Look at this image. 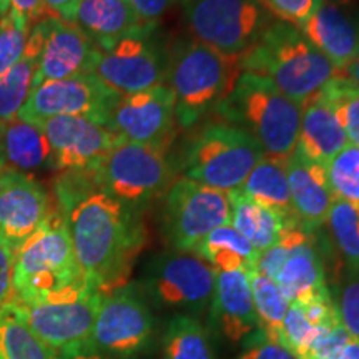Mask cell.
<instances>
[{"instance_id": "obj_1", "label": "cell", "mask_w": 359, "mask_h": 359, "mask_svg": "<svg viewBox=\"0 0 359 359\" xmlns=\"http://www.w3.org/2000/svg\"><path fill=\"white\" fill-rule=\"evenodd\" d=\"M64 217L85 283L102 294L127 285L145 245L137 210L98 190L72 206Z\"/></svg>"}, {"instance_id": "obj_2", "label": "cell", "mask_w": 359, "mask_h": 359, "mask_svg": "<svg viewBox=\"0 0 359 359\" xmlns=\"http://www.w3.org/2000/svg\"><path fill=\"white\" fill-rule=\"evenodd\" d=\"M241 70L262 75L291 100L304 107L325 85L341 75L325 53L296 27L273 22L245 55Z\"/></svg>"}, {"instance_id": "obj_3", "label": "cell", "mask_w": 359, "mask_h": 359, "mask_svg": "<svg viewBox=\"0 0 359 359\" xmlns=\"http://www.w3.org/2000/svg\"><path fill=\"white\" fill-rule=\"evenodd\" d=\"M215 111L224 122L246 130L269 158L286 161L298 143L303 105L281 93L262 75L241 72Z\"/></svg>"}, {"instance_id": "obj_4", "label": "cell", "mask_w": 359, "mask_h": 359, "mask_svg": "<svg viewBox=\"0 0 359 359\" xmlns=\"http://www.w3.org/2000/svg\"><path fill=\"white\" fill-rule=\"evenodd\" d=\"M240 57H230L195 39L180 40L170 48L167 87L175 97L177 122L191 128L215 111L241 74Z\"/></svg>"}, {"instance_id": "obj_5", "label": "cell", "mask_w": 359, "mask_h": 359, "mask_svg": "<svg viewBox=\"0 0 359 359\" xmlns=\"http://www.w3.org/2000/svg\"><path fill=\"white\" fill-rule=\"evenodd\" d=\"M263 156L266 155L253 135L224 120H213L193 128L178 170L183 178L231 193L243 185Z\"/></svg>"}, {"instance_id": "obj_6", "label": "cell", "mask_w": 359, "mask_h": 359, "mask_svg": "<svg viewBox=\"0 0 359 359\" xmlns=\"http://www.w3.org/2000/svg\"><path fill=\"white\" fill-rule=\"evenodd\" d=\"M85 283L64 213L50 212L13 255L12 298H45Z\"/></svg>"}, {"instance_id": "obj_7", "label": "cell", "mask_w": 359, "mask_h": 359, "mask_svg": "<svg viewBox=\"0 0 359 359\" xmlns=\"http://www.w3.org/2000/svg\"><path fill=\"white\" fill-rule=\"evenodd\" d=\"M175 168L167 148L120 140L95 170L98 190L138 210L167 193Z\"/></svg>"}, {"instance_id": "obj_8", "label": "cell", "mask_w": 359, "mask_h": 359, "mask_svg": "<svg viewBox=\"0 0 359 359\" xmlns=\"http://www.w3.org/2000/svg\"><path fill=\"white\" fill-rule=\"evenodd\" d=\"M193 39L230 57H241L258 42L273 17L257 0H182Z\"/></svg>"}, {"instance_id": "obj_9", "label": "cell", "mask_w": 359, "mask_h": 359, "mask_svg": "<svg viewBox=\"0 0 359 359\" xmlns=\"http://www.w3.org/2000/svg\"><path fill=\"white\" fill-rule=\"evenodd\" d=\"M102 293L80 283L45 298L20 302L11 298L27 325L57 353L90 344Z\"/></svg>"}, {"instance_id": "obj_10", "label": "cell", "mask_w": 359, "mask_h": 359, "mask_svg": "<svg viewBox=\"0 0 359 359\" xmlns=\"http://www.w3.org/2000/svg\"><path fill=\"white\" fill-rule=\"evenodd\" d=\"M170 50L155 25H142L111 47L100 50L93 75L120 95L167 85Z\"/></svg>"}, {"instance_id": "obj_11", "label": "cell", "mask_w": 359, "mask_h": 359, "mask_svg": "<svg viewBox=\"0 0 359 359\" xmlns=\"http://www.w3.org/2000/svg\"><path fill=\"white\" fill-rule=\"evenodd\" d=\"M155 336V318L147 293L127 285L102 294L90 344L110 358H133L147 351Z\"/></svg>"}, {"instance_id": "obj_12", "label": "cell", "mask_w": 359, "mask_h": 359, "mask_svg": "<svg viewBox=\"0 0 359 359\" xmlns=\"http://www.w3.org/2000/svg\"><path fill=\"white\" fill-rule=\"evenodd\" d=\"M230 193L180 178L165 193L163 231L175 251H190L213 230L230 224Z\"/></svg>"}, {"instance_id": "obj_13", "label": "cell", "mask_w": 359, "mask_h": 359, "mask_svg": "<svg viewBox=\"0 0 359 359\" xmlns=\"http://www.w3.org/2000/svg\"><path fill=\"white\" fill-rule=\"evenodd\" d=\"M120 98L93 74L48 80L34 88L17 118L39 123L53 116H85L107 127Z\"/></svg>"}, {"instance_id": "obj_14", "label": "cell", "mask_w": 359, "mask_h": 359, "mask_svg": "<svg viewBox=\"0 0 359 359\" xmlns=\"http://www.w3.org/2000/svg\"><path fill=\"white\" fill-rule=\"evenodd\" d=\"M217 271L190 251H168L151 259L145 285L147 293L168 309L185 314L201 313L212 304Z\"/></svg>"}, {"instance_id": "obj_15", "label": "cell", "mask_w": 359, "mask_h": 359, "mask_svg": "<svg viewBox=\"0 0 359 359\" xmlns=\"http://www.w3.org/2000/svg\"><path fill=\"white\" fill-rule=\"evenodd\" d=\"M177 123L175 97L161 85L120 98L107 127L123 142L168 150Z\"/></svg>"}, {"instance_id": "obj_16", "label": "cell", "mask_w": 359, "mask_h": 359, "mask_svg": "<svg viewBox=\"0 0 359 359\" xmlns=\"http://www.w3.org/2000/svg\"><path fill=\"white\" fill-rule=\"evenodd\" d=\"M50 145L53 168L95 172L120 138L109 127L85 116H53L39 122Z\"/></svg>"}, {"instance_id": "obj_17", "label": "cell", "mask_w": 359, "mask_h": 359, "mask_svg": "<svg viewBox=\"0 0 359 359\" xmlns=\"http://www.w3.org/2000/svg\"><path fill=\"white\" fill-rule=\"evenodd\" d=\"M43 43L35 87L48 80L93 74L100 48L74 22L53 17L42 19Z\"/></svg>"}, {"instance_id": "obj_18", "label": "cell", "mask_w": 359, "mask_h": 359, "mask_svg": "<svg viewBox=\"0 0 359 359\" xmlns=\"http://www.w3.org/2000/svg\"><path fill=\"white\" fill-rule=\"evenodd\" d=\"M45 188L17 170L0 173V240L13 251L37 230L50 213Z\"/></svg>"}, {"instance_id": "obj_19", "label": "cell", "mask_w": 359, "mask_h": 359, "mask_svg": "<svg viewBox=\"0 0 359 359\" xmlns=\"http://www.w3.org/2000/svg\"><path fill=\"white\" fill-rule=\"evenodd\" d=\"M302 34L344 74L359 48V17L343 0H325L299 27Z\"/></svg>"}, {"instance_id": "obj_20", "label": "cell", "mask_w": 359, "mask_h": 359, "mask_svg": "<svg viewBox=\"0 0 359 359\" xmlns=\"http://www.w3.org/2000/svg\"><path fill=\"white\" fill-rule=\"evenodd\" d=\"M286 173L294 219L304 230L318 231L326 223L336 200L327 183L325 165L306 158L294 148L286 160Z\"/></svg>"}, {"instance_id": "obj_21", "label": "cell", "mask_w": 359, "mask_h": 359, "mask_svg": "<svg viewBox=\"0 0 359 359\" xmlns=\"http://www.w3.org/2000/svg\"><path fill=\"white\" fill-rule=\"evenodd\" d=\"M212 318L226 339L238 343L259 330L248 271L217 273Z\"/></svg>"}, {"instance_id": "obj_22", "label": "cell", "mask_w": 359, "mask_h": 359, "mask_svg": "<svg viewBox=\"0 0 359 359\" xmlns=\"http://www.w3.org/2000/svg\"><path fill=\"white\" fill-rule=\"evenodd\" d=\"M275 281L290 304L331 298L314 233H308L302 241L291 246L288 258L283 263Z\"/></svg>"}, {"instance_id": "obj_23", "label": "cell", "mask_w": 359, "mask_h": 359, "mask_svg": "<svg viewBox=\"0 0 359 359\" xmlns=\"http://www.w3.org/2000/svg\"><path fill=\"white\" fill-rule=\"evenodd\" d=\"M348 137L333 107L320 92L304 103L296 150L316 163L326 165L348 147Z\"/></svg>"}, {"instance_id": "obj_24", "label": "cell", "mask_w": 359, "mask_h": 359, "mask_svg": "<svg viewBox=\"0 0 359 359\" xmlns=\"http://www.w3.org/2000/svg\"><path fill=\"white\" fill-rule=\"evenodd\" d=\"M74 24L83 30L100 50L142 27L128 0H82Z\"/></svg>"}, {"instance_id": "obj_25", "label": "cell", "mask_w": 359, "mask_h": 359, "mask_svg": "<svg viewBox=\"0 0 359 359\" xmlns=\"http://www.w3.org/2000/svg\"><path fill=\"white\" fill-rule=\"evenodd\" d=\"M42 43L43 25L40 20L30 30L24 55L6 75L0 77V130L4 125L17 118L20 109L29 100L30 93L34 92Z\"/></svg>"}, {"instance_id": "obj_26", "label": "cell", "mask_w": 359, "mask_h": 359, "mask_svg": "<svg viewBox=\"0 0 359 359\" xmlns=\"http://www.w3.org/2000/svg\"><path fill=\"white\" fill-rule=\"evenodd\" d=\"M0 156L17 172L53 168V155L39 123L15 118L0 130Z\"/></svg>"}, {"instance_id": "obj_27", "label": "cell", "mask_w": 359, "mask_h": 359, "mask_svg": "<svg viewBox=\"0 0 359 359\" xmlns=\"http://www.w3.org/2000/svg\"><path fill=\"white\" fill-rule=\"evenodd\" d=\"M235 191L264 208L280 213L281 217L294 219L286 161L263 156L246 177L243 185Z\"/></svg>"}, {"instance_id": "obj_28", "label": "cell", "mask_w": 359, "mask_h": 359, "mask_svg": "<svg viewBox=\"0 0 359 359\" xmlns=\"http://www.w3.org/2000/svg\"><path fill=\"white\" fill-rule=\"evenodd\" d=\"M230 224L240 235H243L259 253L276 245L286 224L294 222V219L281 217L280 213L238 195L236 191L230 193Z\"/></svg>"}, {"instance_id": "obj_29", "label": "cell", "mask_w": 359, "mask_h": 359, "mask_svg": "<svg viewBox=\"0 0 359 359\" xmlns=\"http://www.w3.org/2000/svg\"><path fill=\"white\" fill-rule=\"evenodd\" d=\"M193 253L205 259L217 273L253 271L259 257V251L231 224H223L213 230Z\"/></svg>"}, {"instance_id": "obj_30", "label": "cell", "mask_w": 359, "mask_h": 359, "mask_svg": "<svg viewBox=\"0 0 359 359\" xmlns=\"http://www.w3.org/2000/svg\"><path fill=\"white\" fill-rule=\"evenodd\" d=\"M0 359H58L11 302L0 306Z\"/></svg>"}, {"instance_id": "obj_31", "label": "cell", "mask_w": 359, "mask_h": 359, "mask_svg": "<svg viewBox=\"0 0 359 359\" xmlns=\"http://www.w3.org/2000/svg\"><path fill=\"white\" fill-rule=\"evenodd\" d=\"M163 359H217L208 331L193 314L178 313L163 338Z\"/></svg>"}, {"instance_id": "obj_32", "label": "cell", "mask_w": 359, "mask_h": 359, "mask_svg": "<svg viewBox=\"0 0 359 359\" xmlns=\"http://www.w3.org/2000/svg\"><path fill=\"white\" fill-rule=\"evenodd\" d=\"M248 276L255 311L264 339L283 344V323L290 308L288 299L271 278L262 275L257 269L248 271Z\"/></svg>"}, {"instance_id": "obj_33", "label": "cell", "mask_w": 359, "mask_h": 359, "mask_svg": "<svg viewBox=\"0 0 359 359\" xmlns=\"http://www.w3.org/2000/svg\"><path fill=\"white\" fill-rule=\"evenodd\" d=\"M325 224L343 266L359 268V205L334 200Z\"/></svg>"}, {"instance_id": "obj_34", "label": "cell", "mask_w": 359, "mask_h": 359, "mask_svg": "<svg viewBox=\"0 0 359 359\" xmlns=\"http://www.w3.org/2000/svg\"><path fill=\"white\" fill-rule=\"evenodd\" d=\"M320 93L333 107L341 127L346 132L348 142L359 147V88L341 74L330 80Z\"/></svg>"}, {"instance_id": "obj_35", "label": "cell", "mask_w": 359, "mask_h": 359, "mask_svg": "<svg viewBox=\"0 0 359 359\" xmlns=\"http://www.w3.org/2000/svg\"><path fill=\"white\" fill-rule=\"evenodd\" d=\"M336 200L359 205V147L349 143L325 165Z\"/></svg>"}, {"instance_id": "obj_36", "label": "cell", "mask_w": 359, "mask_h": 359, "mask_svg": "<svg viewBox=\"0 0 359 359\" xmlns=\"http://www.w3.org/2000/svg\"><path fill=\"white\" fill-rule=\"evenodd\" d=\"M333 298L339 323L359 341V268L343 266L334 285Z\"/></svg>"}, {"instance_id": "obj_37", "label": "cell", "mask_w": 359, "mask_h": 359, "mask_svg": "<svg viewBox=\"0 0 359 359\" xmlns=\"http://www.w3.org/2000/svg\"><path fill=\"white\" fill-rule=\"evenodd\" d=\"M30 29L20 24L11 12L0 15V77L24 55Z\"/></svg>"}, {"instance_id": "obj_38", "label": "cell", "mask_w": 359, "mask_h": 359, "mask_svg": "<svg viewBox=\"0 0 359 359\" xmlns=\"http://www.w3.org/2000/svg\"><path fill=\"white\" fill-rule=\"evenodd\" d=\"M273 19L299 29L325 0H257Z\"/></svg>"}, {"instance_id": "obj_39", "label": "cell", "mask_w": 359, "mask_h": 359, "mask_svg": "<svg viewBox=\"0 0 359 359\" xmlns=\"http://www.w3.org/2000/svg\"><path fill=\"white\" fill-rule=\"evenodd\" d=\"M177 0H128L135 15L143 25H156Z\"/></svg>"}, {"instance_id": "obj_40", "label": "cell", "mask_w": 359, "mask_h": 359, "mask_svg": "<svg viewBox=\"0 0 359 359\" xmlns=\"http://www.w3.org/2000/svg\"><path fill=\"white\" fill-rule=\"evenodd\" d=\"M8 12L29 29L48 17L45 12L43 0H8Z\"/></svg>"}, {"instance_id": "obj_41", "label": "cell", "mask_w": 359, "mask_h": 359, "mask_svg": "<svg viewBox=\"0 0 359 359\" xmlns=\"http://www.w3.org/2000/svg\"><path fill=\"white\" fill-rule=\"evenodd\" d=\"M238 359H298L288 348L273 341L263 339L257 344H251L238 356Z\"/></svg>"}, {"instance_id": "obj_42", "label": "cell", "mask_w": 359, "mask_h": 359, "mask_svg": "<svg viewBox=\"0 0 359 359\" xmlns=\"http://www.w3.org/2000/svg\"><path fill=\"white\" fill-rule=\"evenodd\" d=\"M13 255L15 251L0 240V306L12 298Z\"/></svg>"}, {"instance_id": "obj_43", "label": "cell", "mask_w": 359, "mask_h": 359, "mask_svg": "<svg viewBox=\"0 0 359 359\" xmlns=\"http://www.w3.org/2000/svg\"><path fill=\"white\" fill-rule=\"evenodd\" d=\"M80 2L82 0H43V7L48 17L74 22Z\"/></svg>"}, {"instance_id": "obj_44", "label": "cell", "mask_w": 359, "mask_h": 359, "mask_svg": "<svg viewBox=\"0 0 359 359\" xmlns=\"http://www.w3.org/2000/svg\"><path fill=\"white\" fill-rule=\"evenodd\" d=\"M58 359H115L107 356L92 346V344H85V346L65 349V351L58 353Z\"/></svg>"}, {"instance_id": "obj_45", "label": "cell", "mask_w": 359, "mask_h": 359, "mask_svg": "<svg viewBox=\"0 0 359 359\" xmlns=\"http://www.w3.org/2000/svg\"><path fill=\"white\" fill-rule=\"evenodd\" d=\"M336 359H359V341L349 338Z\"/></svg>"}, {"instance_id": "obj_46", "label": "cell", "mask_w": 359, "mask_h": 359, "mask_svg": "<svg viewBox=\"0 0 359 359\" xmlns=\"http://www.w3.org/2000/svg\"><path fill=\"white\" fill-rule=\"evenodd\" d=\"M343 75L346 79L351 80V82L359 88V48H358L356 57H354V60L351 62V64H349L348 69L344 70Z\"/></svg>"}, {"instance_id": "obj_47", "label": "cell", "mask_w": 359, "mask_h": 359, "mask_svg": "<svg viewBox=\"0 0 359 359\" xmlns=\"http://www.w3.org/2000/svg\"><path fill=\"white\" fill-rule=\"evenodd\" d=\"M8 12V0H0V15Z\"/></svg>"}, {"instance_id": "obj_48", "label": "cell", "mask_w": 359, "mask_h": 359, "mask_svg": "<svg viewBox=\"0 0 359 359\" xmlns=\"http://www.w3.org/2000/svg\"><path fill=\"white\" fill-rule=\"evenodd\" d=\"M4 167H6V165H4V160H2V156H0V173L4 172Z\"/></svg>"}]
</instances>
